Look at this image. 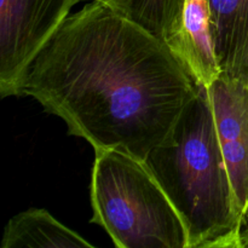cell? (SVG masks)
Segmentation results:
<instances>
[{
  "label": "cell",
  "instance_id": "cell-1",
  "mask_svg": "<svg viewBox=\"0 0 248 248\" xmlns=\"http://www.w3.org/2000/svg\"><path fill=\"white\" fill-rule=\"evenodd\" d=\"M199 89L166 41L109 5L89 1L31 61L22 96L94 150L145 161L170 140Z\"/></svg>",
  "mask_w": 248,
  "mask_h": 248
},
{
  "label": "cell",
  "instance_id": "cell-2",
  "mask_svg": "<svg viewBox=\"0 0 248 248\" xmlns=\"http://www.w3.org/2000/svg\"><path fill=\"white\" fill-rule=\"evenodd\" d=\"M145 162L183 218L189 248H241L242 219L205 86Z\"/></svg>",
  "mask_w": 248,
  "mask_h": 248
},
{
  "label": "cell",
  "instance_id": "cell-3",
  "mask_svg": "<svg viewBox=\"0 0 248 248\" xmlns=\"http://www.w3.org/2000/svg\"><path fill=\"white\" fill-rule=\"evenodd\" d=\"M94 153L91 223L119 248H189L186 223L147 162L119 149Z\"/></svg>",
  "mask_w": 248,
  "mask_h": 248
},
{
  "label": "cell",
  "instance_id": "cell-4",
  "mask_svg": "<svg viewBox=\"0 0 248 248\" xmlns=\"http://www.w3.org/2000/svg\"><path fill=\"white\" fill-rule=\"evenodd\" d=\"M79 0H0V94L22 96L31 61Z\"/></svg>",
  "mask_w": 248,
  "mask_h": 248
},
{
  "label": "cell",
  "instance_id": "cell-5",
  "mask_svg": "<svg viewBox=\"0 0 248 248\" xmlns=\"http://www.w3.org/2000/svg\"><path fill=\"white\" fill-rule=\"evenodd\" d=\"M241 219L248 212V78L220 74L206 87Z\"/></svg>",
  "mask_w": 248,
  "mask_h": 248
},
{
  "label": "cell",
  "instance_id": "cell-6",
  "mask_svg": "<svg viewBox=\"0 0 248 248\" xmlns=\"http://www.w3.org/2000/svg\"><path fill=\"white\" fill-rule=\"evenodd\" d=\"M208 9L220 74L248 78V0H208Z\"/></svg>",
  "mask_w": 248,
  "mask_h": 248
},
{
  "label": "cell",
  "instance_id": "cell-7",
  "mask_svg": "<svg viewBox=\"0 0 248 248\" xmlns=\"http://www.w3.org/2000/svg\"><path fill=\"white\" fill-rule=\"evenodd\" d=\"M174 53L195 81L207 87L220 75L210 31L208 0H186L181 38Z\"/></svg>",
  "mask_w": 248,
  "mask_h": 248
},
{
  "label": "cell",
  "instance_id": "cell-8",
  "mask_svg": "<svg viewBox=\"0 0 248 248\" xmlns=\"http://www.w3.org/2000/svg\"><path fill=\"white\" fill-rule=\"evenodd\" d=\"M1 248H94L44 208H31L9 220Z\"/></svg>",
  "mask_w": 248,
  "mask_h": 248
},
{
  "label": "cell",
  "instance_id": "cell-9",
  "mask_svg": "<svg viewBox=\"0 0 248 248\" xmlns=\"http://www.w3.org/2000/svg\"><path fill=\"white\" fill-rule=\"evenodd\" d=\"M84 1V0H79ZM99 1L140 23L176 50L183 27L186 0H85Z\"/></svg>",
  "mask_w": 248,
  "mask_h": 248
},
{
  "label": "cell",
  "instance_id": "cell-10",
  "mask_svg": "<svg viewBox=\"0 0 248 248\" xmlns=\"http://www.w3.org/2000/svg\"><path fill=\"white\" fill-rule=\"evenodd\" d=\"M240 241H241V248H248V212L245 216L240 230Z\"/></svg>",
  "mask_w": 248,
  "mask_h": 248
}]
</instances>
